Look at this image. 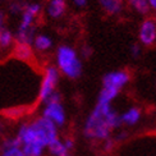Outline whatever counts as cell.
<instances>
[{
  "mask_svg": "<svg viewBox=\"0 0 156 156\" xmlns=\"http://www.w3.org/2000/svg\"><path fill=\"white\" fill-rule=\"evenodd\" d=\"M122 126L120 114L112 104L97 102L83 124V134L90 141H106Z\"/></svg>",
  "mask_w": 156,
  "mask_h": 156,
  "instance_id": "1",
  "label": "cell"
},
{
  "mask_svg": "<svg viewBox=\"0 0 156 156\" xmlns=\"http://www.w3.org/2000/svg\"><path fill=\"white\" fill-rule=\"evenodd\" d=\"M56 68L70 80H76L82 74V62L77 51L68 45H62L56 50Z\"/></svg>",
  "mask_w": 156,
  "mask_h": 156,
  "instance_id": "2",
  "label": "cell"
},
{
  "mask_svg": "<svg viewBox=\"0 0 156 156\" xmlns=\"http://www.w3.org/2000/svg\"><path fill=\"white\" fill-rule=\"evenodd\" d=\"M17 138L21 142L24 156H42L48 146L36 132L32 123H23L17 131Z\"/></svg>",
  "mask_w": 156,
  "mask_h": 156,
  "instance_id": "3",
  "label": "cell"
},
{
  "mask_svg": "<svg viewBox=\"0 0 156 156\" xmlns=\"http://www.w3.org/2000/svg\"><path fill=\"white\" fill-rule=\"evenodd\" d=\"M59 77H60V72L56 67L50 66L45 69L44 78H42V82L40 86V91H38V100L41 102H45L56 91Z\"/></svg>",
  "mask_w": 156,
  "mask_h": 156,
  "instance_id": "4",
  "label": "cell"
},
{
  "mask_svg": "<svg viewBox=\"0 0 156 156\" xmlns=\"http://www.w3.org/2000/svg\"><path fill=\"white\" fill-rule=\"evenodd\" d=\"M31 123L48 147H49V145L53 144L54 141L59 138V128H58L54 123H51L46 118H44V116H38V118L32 120Z\"/></svg>",
  "mask_w": 156,
  "mask_h": 156,
  "instance_id": "5",
  "label": "cell"
},
{
  "mask_svg": "<svg viewBox=\"0 0 156 156\" xmlns=\"http://www.w3.org/2000/svg\"><path fill=\"white\" fill-rule=\"evenodd\" d=\"M41 116L54 123L58 128L63 127L67 122V113L62 101H46L44 104Z\"/></svg>",
  "mask_w": 156,
  "mask_h": 156,
  "instance_id": "6",
  "label": "cell"
},
{
  "mask_svg": "<svg viewBox=\"0 0 156 156\" xmlns=\"http://www.w3.org/2000/svg\"><path fill=\"white\" fill-rule=\"evenodd\" d=\"M129 74L126 70H115V72H109L104 76L102 78V88H108L115 91V92H120L122 88L127 86L129 82Z\"/></svg>",
  "mask_w": 156,
  "mask_h": 156,
  "instance_id": "7",
  "label": "cell"
},
{
  "mask_svg": "<svg viewBox=\"0 0 156 156\" xmlns=\"http://www.w3.org/2000/svg\"><path fill=\"white\" fill-rule=\"evenodd\" d=\"M41 12V5L38 3H30L26 4L24 10L22 12V17H21V23L18 26V32L22 31H27L34 28V22L36 17L40 14Z\"/></svg>",
  "mask_w": 156,
  "mask_h": 156,
  "instance_id": "8",
  "label": "cell"
},
{
  "mask_svg": "<svg viewBox=\"0 0 156 156\" xmlns=\"http://www.w3.org/2000/svg\"><path fill=\"white\" fill-rule=\"evenodd\" d=\"M138 37L141 44L150 46V45L155 44L156 41V22L154 19H146L144 23L141 24Z\"/></svg>",
  "mask_w": 156,
  "mask_h": 156,
  "instance_id": "9",
  "label": "cell"
},
{
  "mask_svg": "<svg viewBox=\"0 0 156 156\" xmlns=\"http://www.w3.org/2000/svg\"><path fill=\"white\" fill-rule=\"evenodd\" d=\"M0 156H24L21 142L17 136L5 138L0 144Z\"/></svg>",
  "mask_w": 156,
  "mask_h": 156,
  "instance_id": "10",
  "label": "cell"
},
{
  "mask_svg": "<svg viewBox=\"0 0 156 156\" xmlns=\"http://www.w3.org/2000/svg\"><path fill=\"white\" fill-rule=\"evenodd\" d=\"M141 109L137 106H132L127 109L124 113L120 114V122H122V126H128V127H133L136 126L137 123L141 120Z\"/></svg>",
  "mask_w": 156,
  "mask_h": 156,
  "instance_id": "11",
  "label": "cell"
},
{
  "mask_svg": "<svg viewBox=\"0 0 156 156\" xmlns=\"http://www.w3.org/2000/svg\"><path fill=\"white\" fill-rule=\"evenodd\" d=\"M66 9H67L66 0H49L46 12L49 17L56 19V18H60L66 13Z\"/></svg>",
  "mask_w": 156,
  "mask_h": 156,
  "instance_id": "12",
  "label": "cell"
},
{
  "mask_svg": "<svg viewBox=\"0 0 156 156\" xmlns=\"http://www.w3.org/2000/svg\"><path fill=\"white\" fill-rule=\"evenodd\" d=\"M48 151L50 152L51 156H72L70 155V150L64 144V140L60 138H58L51 145H49Z\"/></svg>",
  "mask_w": 156,
  "mask_h": 156,
  "instance_id": "13",
  "label": "cell"
},
{
  "mask_svg": "<svg viewBox=\"0 0 156 156\" xmlns=\"http://www.w3.org/2000/svg\"><path fill=\"white\" fill-rule=\"evenodd\" d=\"M99 3L101 5V8L105 10L108 14H118L122 12L124 2L123 0H99Z\"/></svg>",
  "mask_w": 156,
  "mask_h": 156,
  "instance_id": "14",
  "label": "cell"
},
{
  "mask_svg": "<svg viewBox=\"0 0 156 156\" xmlns=\"http://www.w3.org/2000/svg\"><path fill=\"white\" fill-rule=\"evenodd\" d=\"M34 46L38 51H48L53 46V40L48 35H36L34 40Z\"/></svg>",
  "mask_w": 156,
  "mask_h": 156,
  "instance_id": "15",
  "label": "cell"
},
{
  "mask_svg": "<svg viewBox=\"0 0 156 156\" xmlns=\"http://www.w3.org/2000/svg\"><path fill=\"white\" fill-rule=\"evenodd\" d=\"M128 3L136 12L141 13V14H146V13L151 9L147 0H128Z\"/></svg>",
  "mask_w": 156,
  "mask_h": 156,
  "instance_id": "16",
  "label": "cell"
},
{
  "mask_svg": "<svg viewBox=\"0 0 156 156\" xmlns=\"http://www.w3.org/2000/svg\"><path fill=\"white\" fill-rule=\"evenodd\" d=\"M13 41H14V35H13L8 28H4L0 32V48L2 49L9 48L13 44Z\"/></svg>",
  "mask_w": 156,
  "mask_h": 156,
  "instance_id": "17",
  "label": "cell"
},
{
  "mask_svg": "<svg viewBox=\"0 0 156 156\" xmlns=\"http://www.w3.org/2000/svg\"><path fill=\"white\" fill-rule=\"evenodd\" d=\"M16 54L18 58H21L23 60H27L31 58L32 55V51L30 45H22V44H18V46L16 48Z\"/></svg>",
  "mask_w": 156,
  "mask_h": 156,
  "instance_id": "18",
  "label": "cell"
},
{
  "mask_svg": "<svg viewBox=\"0 0 156 156\" xmlns=\"http://www.w3.org/2000/svg\"><path fill=\"white\" fill-rule=\"evenodd\" d=\"M26 4L19 3V2H13L9 4V12L13 13V14H18V13H22L24 10Z\"/></svg>",
  "mask_w": 156,
  "mask_h": 156,
  "instance_id": "19",
  "label": "cell"
},
{
  "mask_svg": "<svg viewBox=\"0 0 156 156\" xmlns=\"http://www.w3.org/2000/svg\"><path fill=\"white\" fill-rule=\"evenodd\" d=\"M140 53H141V48H140V45H138V44H133L132 46H131V54H132V56L137 58V56L140 55Z\"/></svg>",
  "mask_w": 156,
  "mask_h": 156,
  "instance_id": "20",
  "label": "cell"
},
{
  "mask_svg": "<svg viewBox=\"0 0 156 156\" xmlns=\"http://www.w3.org/2000/svg\"><path fill=\"white\" fill-rule=\"evenodd\" d=\"M4 26H5V14L3 12H0V32L5 28Z\"/></svg>",
  "mask_w": 156,
  "mask_h": 156,
  "instance_id": "21",
  "label": "cell"
},
{
  "mask_svg": "<svg viewBox=\"0 0 156 156\" xmlns=\"http://www.w3.org/2000/svg\"><path fill=\"white\" fill-rule=\"evenodd\" d=\"M72 2H73L74 5H77V6H80V8H82V6H84V5L87 4L88 0H72Z\"/></svg>",
  "mask_w": 156,
  "mask_h": 156,
  "instance_id": "22",
  "label": "cell"
},
{
  "mask_svg": "<svg viewBox=\"0 0 156 156\" xmlns=\"http://www.w3.org/2000/svg\"><path fill=\"white\" fill-rule=\"evenodd\" d=\"M82 55H83L84 58H88V56L91 55V49H88V48L84 46V48L82 49Z\"/></svg>",
  "mask_w": 156,
  "mask_h": 156,
  "instance_id": "23",
  "label": "cell"
},
{
  "mask_svg": "<svg viewBox=\"0 0 156 156\" xmlns=\"http://www.w3.org/2000/svg\"><path fill=\"white\" fill-rule=\"evenodd\" d=\"M148 2V5H150V8L155 9L156 10V0H147Z\"/></svg>",
  "mask_w": 156,
  "mask_h": 156,
  "instance_id": "24",
  "label": "cell"
},
{
  "mask_svg": "<svg viewBox=\"0 0 156 156\" xmlns=\"http://www.w3.org/2000/svg\"><path fill=\"white\" fill-rule=\"evenodd\" d=\"M2 127H3V124H2V122H0V129H2Z\"/></svg>",
  "mask_w": 156,
  "mask_h": 156,
  "instance_id": "25",
  "label": "cell"
}]
</instances>
